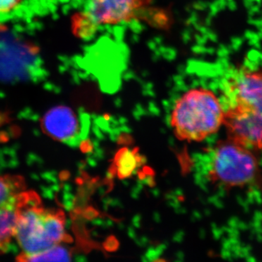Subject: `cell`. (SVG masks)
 <instances>
[{
	"mask_svg": "<svg viewBox=\"0 0 262 262\" xmlns=\"http://www.w3.org/2000/svg\"><path fill=\"white\" fill-rule=\"evenodd\" d=\"M224 125L228 139L262 149V72L242 69L224 84Z\"/></svg>",
	"mask_w": 262,
	"mask_h": 262,
	"instance_id": "obj_1",
	"label": "cell"
},
{
	"mask_svg": "<svg viewBox=\"0 0 262 262\" xmlns=\"http://www.w3.org/2000/svg\"><path fill=\"white\" fill-rule=\"evenodd\" d=\"M14 239L20 249L18 261L34 256L69 241L64 213L46 208L39 196L22 208L15 227Z\"/></svg>",
	"mask_w": 262,
	"mask_h": 262,
	"instance_id": "obj_2",
	"label": "cell"
},
{
	"mask_svg": "<svg viewBox=\"0 0 262 262\" xmlns=\"http://www.w3.org/2000/svg\"><path fill=\"white\" fill-rule=\"evenodd\" d=\"M225 110L218 96L204 88L189 90L176 101L170 125L180 141L200 142L224 125Z\"/></svg>",
	"mask_w": 262,
	"mask_h": 262,
	"instance_id": "obj_3",
	"label": "cell"
},
{
	"mask_svg": "<svg viewBox=\"0 0 262 262\" xmlns=\"http://www.w3.org/2000/svg\"><path fill=\"white\" fill-rule=\"evenodd\" d=\"M257 160L251 150L227 139L221 141L213 151L210 178L227 187H243L257 176Z\"/></svg>",
	"mask_w": 262,
	"mask_h": 262,
	"instance_id": "obj_4",
	"label": "cell"
},
{
	"mask_svg": "<svg viewBox=\"0 0 262 262\" xmlns=\"http://www.w3.org/2000/svg\"><path fill=\"white\" fill-rule=\"evenodd\" d=\"M39 49L33 43L13 34L0 39V80L24 82L42 75Z\"/></svg>",
	"mask_w": 262,
	"mask_h": 262,
	"instance_id": "obj_5",
	"label": "cell"
},
{
	"mask_svg": "<svg viewBox=\"0 0 262 262\" xmlns=\"http://www.w3.org/2000/svg\"><path fill=\"white\" fill-rule=\"evenodd\" d=\"M37 196L20 176L0 175V255L8 252L14 239L22 208Z\"/></svg>",
	"mask_w": 262,
	"mask_h": 262,
	"instance_id": "obj_6",
	"label": "cell"
},
{
	"mask_svg": "<svg viewBox=\"0 0 262 262\" xmlns=\"http://www.w3.org/2000/svg\"><path fill=\"white\" fill-rule=\"evenodd\" d=\"M42 127L52 139L65 144H73L82 134V125L72 108L58 106L46 114Z\"/></svg>",
	"mask_w": 262,
	"mask_h": 262,
	"instance_id": "obj_7",
	"label": "cell"
},
{
	"mask_svg": "<svg viewBox=\"0 0 262 262\" xmlns=\"http://www.w3.org/2000/svg\"><path fill=\"white\" fill-rule=\"evenodd\" d=\"M139 0H90L85 14L94 24H115L130 18Z\"/></svg>",
	"mask_w": 262,
	"mask_h": 262,
	"instance_id": "obj_8",
	"label": "cell"
},
{
	"mask_svg": "<svg viewBox=\"0 0 262 262\" xmlns=\"http://www.w3.org/2000/svg\"><path fill=\"white\" fill-rule=\"evenodd\" d=\"M138 158L134 151L123 149L118 151L114 161V170L120 179L127 178L137 166Z\"/></svg>",
	"mask_w": 262,
	"mask_h": 262,
	"instance_id": "obj_9",
	"label": "cell"
},
{
	"mask_svg": "<svg viewBox=\"0 0 262 262\" xmlns=\"http://www.w3.org/2000/svg\"><path fill=\"white\" fill-rule=\"evenodd\" d=\"M71 256L70 251L61 244L34 256L29 261H70Z\"/></svg>",
	"mask_w": 262,
	"mask_h": 262,
	"instance_id": "obj_10",
	"label": "cell"
},
{
	"mask_svg": "<svg viewBox=\"0 0 262 262\" xmlns=\"http://www.w3.org/2000/svg\"><path fill=\"white\" fill-rule=\"evenodd\" d=\"M22 0H0V20H5L16 12Z\"/></svg>",
	"mask_w": 262,
	"mask_h": 262,
	"instance_id": "obj_11",
	"label": "cell"
},
{
	"mask_svg": "<svg viewBox=\"0 0 262 262\" xmlns=\"http://www.w3.org/2000/svg\"><path fill=\"white\" fill-rule=\"evenodd\" d=\"M4 27H2L1 25H0V32H3V31H4Z\"/></svg>",
	"mask_w": 262,
	"mask_h": 262,
	"instance_id": "obj_12",
	"label": "cell"
}]
</instances>
